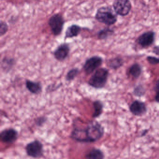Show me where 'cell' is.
I'll return each instance as SVG.
<instances>
[{
  "label": "cell",
  "mask_w": 159,
  "mask_h": 159,
  "mask_svg": "<svg viewBox=\"0 0 159 159\" xmlns=\"http://www.w3.org/2000/svg\"><path fill=\"white\" fill-rule=\"evenodd\" d=\"M104 133V128L98 122L91 121L85 128L75 127L70 137L78 142L92 143L100 139Z\"/></svg>",
  "instance_id": "cell-1"
},
{
  "label": "cell",
  "mask_w": 159,
  "mask_h": 159,
  "mask_svg": "<svg viewBox=\"0 0 159 159\" xmlns=\"http://www.w3.org/2000/svg\"><path fill=\"white\" fill-rule=\"evenodd\" d=\"M95 19L98 22L108 26L111 25L117 21L116 13L109 6H104L98 8L96 13Z\"/></svg>",
  "instance_id": "cell-2"
},
{
  "label": "cell",
  "mask_w": 159,
  "mask_h": 159,
  "mask_svg": "<svg viewBox=\"0 0 159 159\" xmlns=\"http://www.w3.org/2000/svg\"><path fill=\"white\" fill-rule=\"evenodd\" d=\"M108 76L109 71L107 69H98L90 77L88 84L95 89L103 88L107 84Z\"/></svg>",
  "instance_id": "cell-3"
},
{
  "label": "cell",
  "mask_w": 159,
  "mask_h": 159,
  "mask_svg": "<svg viewBox=\"0 0 159 159\" xmlns=\"http://www.w3.org/2000/svg\"><path fill=\"white\" fill-rule=\"evenodd\" d=\"M65 20L63 16L60 13L53 15L48 21V25L51 31L55 36L60 35L63 31Z\"/></svg>",
  "instance_id": "cell-4"
},
{
  "label": "cell",
  "mask_w": 159,
  "mask_h": 159,
  "mask_svg": "<svg viewBox=\"0 0 159 159\" xmlns=\"http://www.w3.org/2000/svg\"><path fill=\"white\" fill-rule=\"evenodd\" d=\"M25 149L27 154L32 158L37 159L43 155V145L39 140H35L30 142L27 144Z\"/></svg>",
  "instance_id": "cell-5"
},
{
  "label": "cell",
  "mask_w": 159,
  "mask_h": 159,
  "mask_svg": "<svg viewBox=\"0 0 159 159\" xmlns=\"http://www.w3.org/2000/svg\"><path fill=\"white\" fill-rule=\"evenodd\" d=\"M103 59L98 56H93L87 58L83 66V70L86 75H89L94 72L102 65Z\"/></svg>",
  "instance_id": "cell-6"
},
{
  "label": "cell",
  "mask_w": 159,
  "mask_h": 159,
  "mask_svg": "<svg viewBox=\"0 0 159 159\" xmlns=\"http://www.w3.org/2000/svg\"><path fill=\"white\" fill-rule=\"evenodd\" d=\"M113 7L116 14L121 16H125L130 12L132 4L127 0H116L113 2Z\"/></svg>",
  "instance_id": "cell-7"
},
{
  "label": "cell",
  "mask_w": 159,
  "mask_h": 159,
  "mask_svg": "<svg viewBox=\"0 0 159 159\" xmlns=\"http://www.w3.org/2000/svg\"><path fill=\"white\" fill-rule=\"evenodd\" d=\"M70 52V47L68 43H61L54 51V57L57 61L63 62L68 57Z\"/></svg>",
  "instance_id": "cell-8"
},
{
  "label": "cell",
  "mask_w": 159,
  "mask_h": 159,
  "mask_svg": "<svg viewBox=\"0 0 159 159\" xmlns=\"http://www.w3.org/2000/svg\"><path fill=\"white\" fill-rule=\"evenodd\" d=\"M18 132L14 128H8L2 130L0 134V138L3 143L11 144L18 138Z\"/></svg>",
  "instance_id": "cell-9"
},
{
  "label": "cell",
  "mask_w": 159,
  "mask_h": 159,
  "mask_svg": "<svg viewBox=\"0 0 159 159\" xmlns=\"http://www.w3.org/2000/svg\"><path fill=\"white\" fill-rule=\"evenodd\" d=\"M154 37L155 33L153 31H147L139 37L137 39L138 43L143 48L149 47L154 42Z\"/></svg>",
  "instance_id": "cell-10"
},
{
  "label": "cell",
  "mask_w": 159,
  "mask_h": 159,
  "mask_svg": "<svg viewBox=\"0 0 159 159\" xmlns=\"http://www.w3.org/2000/svg\"><path fill=\"white\" fill-rule=\"evenodd\" d=\"M129 109L131 113L135 116H141L145 114L147 111L145 103L139 100L134 101L130 105Z\"/></svg>",
  "instance_id": "cell-11"
},
{
  "label": "cell",
  "mask_w": 159,
  "mask_h": 159,
  "mask_svg": "<svg viewBox=\"0 0 159 159\" xmlns=\"http://www.w3.org/2000/svg\"><path fill=\"white\" fill-rule=\"evenodd\" d=\"M25 85L27 90L34 94H39L42 92V85L39 82L27 80L25 81Z\"/></svg>",
  "instance_id": "cell-12"
},
{
  "label": "cell",
  "mask_w": 159,
  "mask_h": 159,
  "mask_svg": "<svg viewBox=\"0 0 159 159\" xmlns=\"http://www.w3.org/2000/svg\"><path fill=\"white\" fill-rule=\"evenodd\" d=\"M81 29V27L77 25H72L69 26L65 32V39L77 37L80 35Z\"/></svg>",
  "instance_id": "cell-13"
},
{
  "label": "cell",
  "mask_w": 159,
  "mask_h": 159,
  "mask_svg": "<svg viewBox=\"0 0 159 159\" xmlns=\"http://www.w3.org/2000/svg\"><path fill=\"white\" fill-rule=\"evenodd\" d=\"M16 63V61L14 58L5 57L2 60L1 68L4 72L8 73L13 68Z\"/></svg>",
  "instance_id": "cell-14"
},
{
  "label": "cell",
  "mask_w": 159,
  "mask_h": 159,
  "mask_svg": "<svg viewBox=\"0 0 159 159\" xmlns=\"http://www.w3.org/2000/svg\"><path fill=\"white\" fill-rule=\"evenodd\" d=\"M86 159H104L103 152L98 148H93L85 155Z\"/></svg>",
  "instance_id": "cell-15"
},
{
  "label": "cell",
  "mask_w": 159,
  "mask_h": 159,
  "mask_svg": "<svg viewBox=\"0 0 159 159\" xmlns=\"http://www.w3.org/2000/svg\"><path fill=\"white\" fill-rule=\"evenodd\" d=\"M94 108V112L93 117L97 118L99 117L103 112V104L100 100H96L93 103Z\"/></svg>",
  "instance_id": "cell-16"
},
{
  "label": "cell",
  "mask_w": 159,
  "mask_h": 159,
  "mask_svg": "<svg viewBox=\"0 0 159 159\" xmlns=\"http://www.w3.org/2000/svg\"><path fill=\"white\" fill-rule=\"evenodd\" d=\"M142 72V68L138 64H134L131 66L129 70V73L134 78H138Z\"/></svg>",
  "instance_id": "cell-17"
},
{
  "label": "cell",
  "mask_w": 159,
  "mask_h": 159,
  "mask_svg": "<svg viewBox=\"0 0 159 159\" xmlns=\"http://www.w3.org/2000/svg\"><path fill=\"white\" fill-rule=\"evenodd\" d=\"M123 60L120 58L116 57L110 59L108 62V66L112 69L116 70L122 66Z\"/></svg>",
  "instance_id": "cell-18"
},
{
  "label": "cell",
  "mask_w": 159,
  "mask_h": 159,
  "mask_svg": "<svg viewBox=\"0 0 159 159\" xmlns=\"http://www.w3.org/2000/svg\"><path fill=\"white\" fill-rule=\"evenodd\" d=\"M113 32L114 31L109 28L103 29L98 33V39L100 40L106 39L112 35Z\"/></svg>",
  "instance_id": "cell-19"
},
{
  "label": "cell",
  "mask_w": 159,
  "mask_h": 159,
  "mask_svg": "<svg viewBox=\"0 0 159 159\" xmlns=\"http://www.w3.org/2000/svg\"><path fill=\"white\" fill-rule=\"evenodd\" d=\"M79 72V69L77 68H74L70 70L66 75V80L68 82L73 80L78 76Z\"/></svg>",
  "instance_id": "cell-20"
},
{
  "label": "cell",
  "mask_w": 159,
  "mask_h": 159,
  "mask_svg": "<svg viewBox=\"0 0 159 159\" xmlns=\"http://www.w3.org/2000/svg\"><path fill=\"white\" fill-rule=\"evenodd\" d=\"M9 29L8 24L5 21H1L0 22V36L1 37L4 36Z\"/></svg>",
  "instance_id": "cell-21"
},
{
  "label": "cell",
  "mask_w": 159,
  "mask_h": 159,
  "mask_svg": "<svg viewBox=\"0 0 159 159\" xmlns=\"http://www.w3.org/2000/svg\"><path fill=\"white\" fill-rule=\"evenodd\" d=\"M144 93H145L144 89L141 86H139L138 87H137L134 91V93L137 96H141L144 94Z\"/></svg>",
  "instance_id": "cell-22"
},
{
  "label": "cell",
  "mask_w": 159,
  "mask_h": 159,
  "mask_svg": "<svg viewBox=\"0 0 159 159\" xmlns=\"http://www.w3.org/2000/svg\"><path fill=\"white\" fill-rule=\"evenodd\" d=\"M62 85V84H58V85L55 84H51V85H48V86H47V88H46V91L48 92V93H49V92H54V91H56V90L58 89Z\"/></svg>",
  "instance_id": "cell-23"
},
{
  "label": "cell",
  "mask_w": 159,
  "mask_h": 159,
  "mask_svg": "<svg viewBox=\"0 0 159 159\" xmlns=\"http://www.w3.org/2000/svg\"><path fill=\"white\" fill-rule=\"evenodd\" d=\"M148 62L152 65H156L159 64V58L154 57L148 56L147 57Z\"/></svg>",
  "instance_id": "cell-24"
},
{
  "label": "cell",
  "mask_w": 159,
  "mask_h": 159,
  "mask_svg": "<svg viewBox=\"0 0 159 159\" xmlns=\"http://www.w3.org/2000/svg\"><path fill=\"white\" fill-rule=\"evenodd\" d=\"M47 120V118L44 117H40L37 118L35 123L38 126H41Z\"/></svg>",
  "instance_id": "cell-25"
},
{
  "label": "cell",
  "mask_w": 159,
  "mask_h": 159,
  "mask_svg": "<svg viewBox=\"0 0 159 159\" xmlns=\"http://www.w3.org/2000/svg\"><path fill=\"white\" fill-rule=\"evenodd\" d=\"M153 52L154 53L156 54L157 55L159 56V47H156L154 48L153 50Z\"/></svg>",
  "instance_id": "cell-26"
},
{
  "label": "cell",
  "mask_w": 159,
  "mask_h": 159,
  "mask_svg": "<svg viewBox=\"0 0 159 159\" xmlns=\"http://www.w3.org/2000/svg\"><path fill=\"white\" fill-rule=\"evenodd\" d=\"M154 89H155V91H157V92L159 91V80H158L157 82H156L155 87H154Z\"/></svg>",
  "instance_id": "cell-27"
},
{
  "label": "cell",
  "mask_w": 159,
  "mask_h": 159,
  "mask_svg": "<svg viewBox=\"0 0 159 159\" xmlns=\"http://www.w3.org/2000/svg\"><path fill=\"white\" fill-rule=\"evenodd\" d=\"M155 99L156 102L159 103V91L157 92V93H156V95H155Z\"/></svg>",
  "instance_id": "cell-28"
}]
</instances>
